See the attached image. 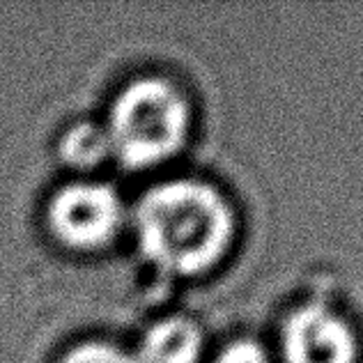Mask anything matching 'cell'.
Instances as JSON below:
<instances>
[{
  "mask_svg": "<svg viewBox=\"0 0 363 363\" xmlns=\"http://www.w3.org/2000/svg\"><path fill=\"white\" fill-rule=\"evenodd\" d=\"M133 230L143 255L161 269L196 276L223 260L237 221L214 184L194 177L159 182L133 207Z\"/></svg>",
  "mask_w": 363,
  "mask_h": 363,
  "instance_id": "1",
  "label": "cell"
},
{
  "mask_svg": "<svg viewBox=\"0 0 363 363\" xmlns=\"http://www.w3.org/2000/svg\"><path fill=\"white\" fill-rule=\"evenodd\" d=\"M189 124V101L173 81L138 76L113 97L104 127L111 157L124 168L140 170L175 157L186 143Z\"/></svg>",
  "mask_w": 363,
  "mask_h": 363,
  "instance_id": "2",
  "label": "cell"
},
{
  "mask_svg": "<svg viewBox=\"0 0 363 363\" xmlns=\"http://www.w3.org/2000/svg\"><path fill=\"white\" fill-rule=\"evenodd\" d=\"M127 207L116 189L99 179L67 182L46 203V225L62 246L97 251L122 230Z\"/></svg>",
  "mask_w": 363,
  "mask_h": 363,
  "instance_id": "3",
  "label": "cell"
},
{
  "mask_svg": "<svg viewBox=\"0 0 363 363\" xmlns=\"http://www.w3.org/2000/svg\"><path fill=\"white\" fill-rule=\"evenodd\" d=\"M281 357L283 363H357L359 340L340 313L306 301L283 320Z\"/></svg>",
  "mask_w": 363,
  "mask_h": 363,
  "instance_id": "4",
  "label": "cell"
},
{
  "mask_svg": "<svg viewBox=\"0 0 363 363\" xmlns=\"http://www.w3.org/2000/svg\"><path fill=\"white\" fill-rule=\"evenodd\" d=\"M203 329L184 315H170L143 333L138 363H198L203 357Z\"/></svg>",
  "mask_w": 363,
  "mask_h": 363,
  "instance_id": "5",
  "label": "cell"
},
{
  "mask_svg": "<svg viewBox=\"0 0 363 363\" xmlns=\"http://www.w3.org/2000/svg\"><path fill=\"white\" fill-rule=\"evenodd\" d=\"M58 157L69 168L90 170L111 157V143L106 127L92 120L69 124L58 138Z\"/></svg>",
  "mask_w": 363,
  "mask_h": 363,
  "instance_id": "6",
  "label": "cell"
},
{
  "mask_svg": "<svg viewBox=\"0 0 363 363\" xmlns=\"http://www.w3.org/2000/svg\"><path fill=\"white\" fill-rule=\"evenodd\" d=\"M55 363H138V359L116 342L83 340L65 350Z\"/></svg>",
  "mask_w": 363,
  "mask_h": 363,
  "instance_id": "7",
  "label": "cell"
},
{
  "mask_svg": "<svg viewBox=\"0 0 363 363\" xmlns=\"http://www.w3.org/2000/svg\"><path fill=\"white\" fill-rule=\"evenodd\" d=\"M214 363H269V357H267L260 342H255L251 338H240L228 342L216 354Z\"/></svg>",
  "mask_w": 363,
  "mask_h": 363,
  "instance_id": "8",
  "label": "cell"
}]
</instances>
